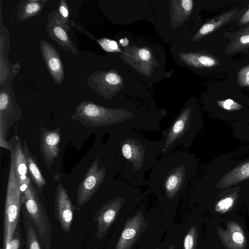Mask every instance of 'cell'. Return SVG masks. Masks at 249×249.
I'll list each match as a JSON object with an SVG mask.
<instances>
[{
	"label": "cell",
	"instance_id": "cell-1",
	"mask_svg": "<svg viewBox=\"0 0 249 249\" xmlns=\"http://www.w3.org/2000/svg\"><path fill=\"white\" fill-rule=\"evenodd\" d=\"M114 159L120 179L136 187L145 185L144 175L160 155L157 141L146 138L137 130L115 132Z\"/></svg>",
	"mask_w": 249,
	"mask_h": 249
},
{
	"label": "cell",
	"instance_id": "cell-2",
	"mask_svg": "<svg viewBox=\"0 0 249 249\" xmlns=\"http://www.w3.org/2000/svg\"><path fill=\"white\" fill-rule=\"evenodd\" d=\"M198 162L192 153L172 151L158 160L145 184L162 200H177L189 186L197 170Z\"/></svg>",
	"mask_w": 249,
	"mask_h": 249
},
{
	"label": "cell",
	"instance_id": "cell-3",
	"mask_svg": "<svg viewBox=\"0 0 249 249\" xmlns=\"http://www.w3.org/2000/svg\"><path fill=\"white\" fill-rule=\"evenodd\" d=\"M195 181L193 187L214 192L249 181V146L220 155Z\"/></svg>",
	"mask_w": 249,
	"mask_h": 249
},
{
	"label": "cell",
	"instance_id": "cell-4",
	"mask_svg": "<svg viewBox=\"0 0 249 249\" xmlns=\"http://www.w3.org/2000/svg\"><path fill=\"white\" fill-rule=\"evenodd\" d=\"M199 111L191 105L184 107L157 141L160 156L178 148L188 149L203 127Z\"/></svg>",
	"mask_w": 249,
	"mask_h": 249
},
{
	"label": "cell",
	"instance_id": "cell-5",
	"mask_svg": "<svg viewBox=\"0 0 249 249\" xmlns=\"http://www.w3.org/2000/svg\"><path fill=\"white\" fill-rule=\"evenodd\" d=\"M21 203L44 249H51L52 230L42 197L33 185L21 192Z\"/></svg>",
	"mask_w": 249,
	"mask_h": 249
},
{
	"label": "cell",
	"instance_id": "cell-6",
	"mask_svg": "<svg viewBox=\"0 0 249 249\" xmlns=\"http://www.w3.org/2000/svg\"><path fill=\"white\" fill-rule=\"evenodd\" d=\"M21 204L20 185L14 167L10 163L5 202L3 249H7L9 241L19 222V216Z\"/></svg>",
	"mask_w": 249,
	"mask_h": 249
},
{
	"label": "cell",
	"instance_id": "cell-7",
	"mask_svg": "<svg viewBox=\"0 0 249 249\" xmlns=\"http://www.w3.org/2000/svg\"><path fill=\"white\" fill-rule=\"evenodd\" d=\"M21 116L14 93L1 89L0 93V146L8 150L11 144L7 135L10 129L18 122Z\"/></svg>",
	"mask_w": 249,
	"mask_h": 249
},
{
	"label": "cell",
	"instance_id": "cell-8",
	"mask_svg": "<svg viewBox=\"0 0 249 249\" xmlns=\"http://www.w3.org/2000/svg\"><path fill=\"white\" fill-rule=\"evenodd\" d=\"M100 157L96 158L80 183L76 195V203L82 206L87 203L105 182L107 174L106 166L99 167Z\"/></svg>",
	"mask_w": 249,
	"mask_h": 249
},
{
	"label": "cell",
	"instance_id": "cell-9",
	"mask_svg": "<svg viewBox=\"0 0 249 249\" xmlns=\"http://www.w3.org/2000/svg\"><path fill=\"white\" fill-rule=\"evenodd\" d=\"M54 202V215L62 230L67 233L71 229L74 210L79 209L73 205L67 190L60 182L57 184L56 187Z\"/></svg>",
	"mask_w": 249,
	"mask_h": 249
},
{
	"label": "cell",
	"instance_id": "cell-10",
	"mask_svg": "<svg viewBox=\"0 0 249 249\" xmlns=\"http://www.w3.org/2000/svg\"><path fill=\"white\" fill-rule=\"evenodd\" d=\"M39 129V147L44 164L50 169L59 153L61 130L59 127L53 130H48L42 126Z\"/></svg>",
	"mask_w": 249,
	"mask_h": 249
},
{
	"label": "cell",
	"instance_id": "cell-11",
	"mask_svg": "<svg viewBox=\"0 0 249 249\" xmlns=\"http://www.w3.org/2000/svg\"><path fill=\"white\" fill-rule=\"evenodd\" d=\"M11 144V162L20 185L21 192L25 191L28 187L32 185L28 177V170L26 160L24 154L23 145L19 137L14 135L10 139Z\"/></svg>",
	"mask_w": 249,
	"mask_h": 249
},
{
	"label": "cell",
	"instance_id": "cell-12",
	"mask_svg": "<svg viewBox=\"0 0 249 249\" xmlns=\"http://www.w3.org/2000/svg\"><path fill=\"white\" fill-rule=\"evenodd\" d=\"M47 23L46 30L52 39L64 50L76 54L77 50L69 35L70 26L60 19L56 9L49 14Z\"/></svg>",
	"mask_w": 249,
	"mask_h": 249
},
{
	"label": "cell",
	"instance_id": "cell-13",
	"mask_svg": "<svg viewBox=\"0 0 249 249\" xmlns=\"http://www.w3.org/2000/svg\"><path fill=\"white\" fill-rule=\"evenodd\" d=\"M39 46L48 71L53 81L60 84L64 79V69L59 53L52 44L46 40H41Z\"/></svg>",
	"mask_w": 249,
	"mask_h": 249
},
{
	"label": "cell",
	"instance_id": "cell-14",
	"mask_svg": "<svg viewBox=\"0 0 249 249\" xmlns=\"http://www.w3.org/2000/svg\"><path fill=\"white\" fill-rule=\"evenodd\" d=\"M145 224L143 215L141 211L126 221L115 249H131L142 231Z\"/></svg>",
	"mask_w": 249,
	"mask_h": 249
},
{
	"label": "cell",
	"instance_id": "cell-15",
	"mask_svg": "<svg viewBox=\"0 0 249 249\" xmlns=\"http://www.w3.org/2000/svg\"><path fill=\"white\" fill-rule=\"evenodd\" d=\"M22 145L28 173L36 186V190L42 197L43 189L47 184V181L40 170L36 157L31 153L25 140L23 141Z\"/></svg>",
	"mask_w": 249,
	"mask_h": 249
},
{
	"label": "cell",
	"instance_id": "cell-16",
	"mask_svg": "<svg viewBox=\"0 0 249 249\" xmlns=\"http://www.w3.org/2000/svg\"><path fill=\"white\" fill-rule=\"evenodd\" d=\"M242 11L234 9L216 17L203 24L194 35L193 40H198L210 34L215 31L218 29L228 22L237 18Z\"/></svg>",
	"mask_w": 249,
	"mask_h": 249
},
{
	"label": "cell",
	"instance_id": "cell-17",
	"mask_svg": "<svg viewBox=\"0 0 249 249\" xmlns=\"http://www.w3.org/2000/svg\"><path fill=\"white\" fill-rule=\"evenodd\" d=\"M46 0H23L19 4L17 11V20L23 21L37 15L43 9Z\"/></svg>",
	"mask_w": 249,
	"mask_h": 249
},
{
	"label": "cell",
	"instance_id": "cell-18",
	"mask_svg": "<svg viewBox=\"0 0 249 249\" xmlns=\"http://www.w3.org/2000/svg\"><path fill=\"white\" fill-rule=\"evenodd\" d=\"M180 59L187 65L196 68H210L218 65L220 62L214 57L199 53H181Z\"/></svg>",
	"mask_w": 249,
	"mask_h": 249
},
{
	"label": "cell",
	"instance_id": "cell-19",
	"mask_svg": "<svg viewBox=\"0 0 249 249\" xmlns=\"http://www.w3.org/2000/svg\"><path fill=\"white\" fill-rule=\"evenodd\" d=\"M22 213L25 235V249H41L40 242L33 224L24 209L22 210Z\"/></svg>",
	"mask_w": 249,
	"mask_h": 249
},
{
	"label": "cell",
	"instance_id": "cell-20",
	"mask_svg": "<svg viewBox=\"0 0 249 249\" xmlns=\"http://www.w3.org/2000/svg\"><path fill=\"white\" fill-rule=\"evenodd\" d=\"M249 48V32L242 31L228 45L225 53H234Z\"/></svg>",
	"mask_w": 249,
	"mask_h": 249
},
{
	"label": "cell",
	"instance_id": "cell-21",
	"mask_svg": "<svg viewBox=\"0 0 249 249\" xmlns=\"http://www.w3.org/2000/svg\"><path fill=\"white\" fill-rule=\"evenodd\" d=\"M231 125L234 137L243 142H249V124L235 122Z\"/></svg>",
	"mask_w": 249,
	"mask_h": 249
},
{
	"label": "cell",
	"instance_id": "cell-22",
	"mask_svg": "<svg viewBox=\"0 0 249 249\" xmlns=\"http://www.w3.org/2000/svg\"><path fill=\"white\" fill-rule=\"evenodd\" d=\"M174 3V16L176 18H184L191 12L193 8V1L192 0H181L175 1Z\"/></svg>",
	"mask_w": 249,
	"mask_h": 249
},
{
	"label": "cell",
	"instance_id": "cell-23",
	"mask_svg": "<svg viewBox=\"0 0 249 249\" xmlns=\"http://www.w3.org/2000/svg\"><path fill=\"white\" fill-rule=\"evenodd\" d=\"M20 226L19 222L9 241L7 249H22L23 241L21 236Z\"/></svg>",
	"mask_w": 249,
	"mask_h": 249
},
{
	"label": "cell",
	"instance_id": "cell-24",
	"mask_svg": "<svg viewBox=\"0 0 249 249\" xmlns=\"http://www.w3.org/2000/svg\"><path fill=\"white\" fill-rule=\"evenodd\" d=\"M60 19L66 24L69 25L70 18V10L67 2L64 0L59 1V5L56 9Z\"/></svg>",
	"mask_w": 249,
	"mask_h": 249
},
{
	"label": "cell",
	"instance_id": "cell-25",
	"mask_svg": "<svg viewBox=\"0 0 249 249\" xmlns=\"http://www.w3.org/2000/svg\"><path fill=\"white\" fill-rule=\"evenodd\" d=\"M98 43L102 48L108 52H121V50L119 47L117 43L112 40L103 38L97 40Z\"/></svg>",
	"mask_w": 249,
	"mask_h": 249
},
{
	"label": "cell",
	"instance_id": "cell-26",
	"mask_svg": "<svg viewBox=\"0 0 249 249\" xmlns=\"http://www.w3.org/2000/svg\"><path fill=\"white\" fill-rule=\"evenodd\" d=\"M237 81L240 87L249 88V65L242 68L238 72Z\"/></svg>",
	"mask_w": 249,
	"mask_h": 249
},
{
	"label": "cell",
	"instance_id": "cell-27",
	"mask_svg": "<svg viewBox=\"0 0 249 249\" xmlns=\"http://www.w3.org/2000/svg\"><path fill=\"white\" fill-rule=\"evenodd\" d=\"M226 190L227 196L222 197L217 203V207L221 210H227L233 204L234 197L231 196L230 188L224 189Z\"/></svg>",
	"mask_w": 249,
	"mask_h": 249
},
{
	"label": "cell",
	"instance_id": "cell-28",
	"mask_svg": "<svg viewBox=\"0 0 249 249\" xmlns=\"http://www.w3.org/2000/svg\"><path fill=\"white\" fill-rule=\"evenodd\" d=\"M195 229L192 227L185 236L183 249H194L195 245Z\"/></svg>",
	"mask_w": 249,
	"mask_h": 249
},
{
	"label": "cell",
	"instance_id": "cell-29",
	"mask_svg": "<svg viewBox=\"0 0 249 249\" xmlns=\"http://www.w3.org/2000/svg\"><path fill=\"white\" fill-rule=\"evenodd\" d=\"M102 73L106 80L112 87H114L121 84L122 79L117 73L113 71H102Z\"/></svg>",
	"mask_w": 249,
	"mask_h": 249
},
{
	"label": "cell",
	"instance_id": "cell-30",
	"mask_svg": "<svg viewBox=\"0 0 249 249\" xmlns=\"http://www.w3.org/2000/svg\"><path fill=\"white\" fill-rule=\"evenodd\" d=\"M139 56L140 59L144 61L149 60L151 57L150 52L145 48H142L139 50Z\"/></svg>",
	"mask_w": 249,
	"mask_h": 249
},
{
	"label": "cell",
	"instance_id": "cell-31",
	"mask_svg": "<svg viewBox=\"0 0 249 249\" xmlns=\"http://www.w3.org/2000/svg\"><path fill=\"white\" fill-rule=\"evenodd\" d=\"M249 22V8L242 15L239 20V24L240 25L247 24Z\"/></svg>",
	"mask_w": 249,
	"mask_h": 249
},
{
	"label": "cell",
	"instance_id": "cell-32",
	"mask_svg": "<svg viewBox=\"0 0 249 249\" xmlns=\"http://www.w3.org/2000/svg\"><path fill=\"white\" fill-rule=\"evenodd\" d=\"M232 239L236 243H241L244 241L242 234L239 232H235L232 235Z\"/></svg>",
	"mask_w": 249,
	"mask_h": 249
},
{
	"label": "cell",
	"instance_id": "cell-33",
	"mask_svg": "<svg viewBox=\"0 0 249 249\" xmlns=\"http://www.w3.org/2000/svg\"><path fill=\"white\" fill-rule=\"evenodd\" d=\"M123 39H124V41H123V43L122 44V45L124 46H126L128 44V40L127 38H124Z\"/></svg>",
	"mask_w": 249,
	"mask_h": 249
},
{
	"label": "cell",
	"instance_id": "cell-34",
	"mask_svg": "<svg viewBox=\"0 0 249 249\" xmlns=\"http://www.w3.org/2000/svg\"><path fill=\"white\" fill-rule=\"evenodd\" d=\"M244 31H246L247 32H249V26L247 29L244 30Z\"/></svg>",
	"mask_w": 249,
	"mask_h": 249
},
{
	"label": "cell",
	"instance_id": "cell-35",
	"mask_svg": "<svg viewBox=\"0 0 249 249\" xmlns=\"http://www.w3.org/2000/svg\"><path fill=\"white\" fill-rule=\"evenodd\" d=\"M168 249H174V247L173 245H171Z\"/></svg>",
	"mask_w": 249,
	"mask_h": 249
},
{
	"label": "cell",
	"instance_id": "cell-36",
	"mask_svg": "<svg viewBox=\"0 0 249 249\" xmlns=\"http://www.w3.org/2000/svg\"><path fill=\"white\" fill-rule=\"evenodd\" d=\"M0 249H2V247Z\"/></svg>",
	"mask_w": 249,
	"mask_h": 249
}]
</instances>
